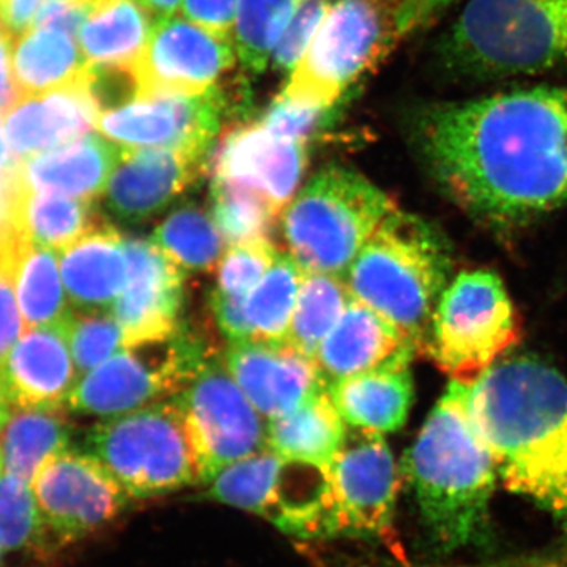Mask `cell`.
I'll return each instance as SVG.
<instances>
[{
    "label": "cell",
    "mask_w": 567,
    "mask_h": 567,
    "mask_svg": "<svg viewBox=\"0 0 567 567\" xmlns=\"http://www.w3.org/2000/svg\"><path fill=\"white\" fill-rule=\"evenodd\" d=\"M128 278L111 315L126 347L162 341L181 328L186 274L152 240L125 238Z\"/></svg>",
    "instance_id": "obj_16"
},
{
    "label": "cell",
    "mask_w": 567,
    "mask_h": 567,
    "mask_svg": "<svg viewBox=\"0 0 567 567\" xmlns=\"http://www.w3.org/2000/svg\"><path fill=\"white\" fill-rule=\"evenodd\" d=\"M518 339L505 284L488 270L462 271L440 297L424 352L456 382L473 383Z\"/></svg>",
    "instance_id": "obj_9"
},
{
    "label": "cell",
    "mask_w": 567,
    "mask_h": 567,
    "mask_svg": "<svg viewBox=\"0 0 567 567\" xmlns=\"http://www.w3.org/2000/svg\"><path fill=\"white\" fill-rule=\"evenodd\" d=\"M230 104L233 99L219 85L197 95L142 96L103 111L96 128L130 151L171 148L210 155L233 112Z\"/></svg>",
    "instance_id": "obj_14"
},
{
    "label": "cell",
    "mask_w": 567,
    "mask_h": 567,
    "mask_svg": "<svg viewBox=\"0 0 567 567\" xmlns=\"http://www.w3.org/2000/svg\"><path fill=\"white\" fill-rule=\"evenodd\" d=\"M61 254L63 282L76 311H111L128 278L122 235L104 221Z\"/></svg>",
    "instance_id": "obj_24"
},
{
    "label": "cell",
    "mask_w": 567,
    "mask_h": 567,
    "mask_svg": "<svg viewBox=\"0 0 567 567\" xmlns=\"http://www.w3.org/2000/svg\"><path fill=\"white\" fill-rule=\"evenodd\" d=\"M473 420L498 477L567 527V382L535 358L498 361L470 383Z\"/></svg>",
    "instance_id": "obj_2"
},
{
    "label": "cell",
    "mask_w": 567,
    "mask_h": 567,
    "mask_svg": "<svg viewBox=\"0 0 567 567\" xmlns=\"http://www.w3.org/2000/svg\"><path fill=\"white\" fill-rule=\"evenodd\" d=\"M234 65L233 40L185 18H164L155 22L144 51L130 69L134 99L208 92Z\"/></svg>",
    "instance_id": "obj_15"
},
{
    "label": "cell",
    "mask_w": 567,
    "mask_h": 567,
    "mask_svg": "<svg viewBox=\"0 0 567 567\" xmlns=\"http://www.w3.org/2000/svg\"><path fill=\"white\" fill-rule=\"evenodd\" d=\"M78 380L65 327L24 330L0 369L11 409H65Z\"/></svg>",
    "instance_id": "obj_21"
},
{
    "label": "cell",
    "mask_w": 567,
    "mask_h": 567,
    "mask_svg": "<svg viewBox=\"0 0 567 567\" xmlns=\"http://www.w3.org/2000/svg\"><path fill=\"white\" fill-rule=\"evenodd\" d=\"M212 178L249 186L282 213L297 193L308 167V145L276 136L262 123H241L213 145Z\"/></svg>",
    "instance_id": "obj_17"
},
{
    "label": "cell",
    "mask_w": 567,
    "mask_h": 567,
    "mask_svg": "<svg viewBox=\"0 0 567 567\" xmlns=\"http://www.w3.org/2000/svg\"><path fill=\"white\" fill-rule=\"evenodd\" d=\"M405 472L436 550L486 543L498 470L473 420L468 383L451 380L406 453Z\"/></svg>",
    "instance_id": "obj_3"
},
{
    "label": "cell",
    "mask_w": 567,
    "mask_h": 567,
    "mask_svg": "<svg viewBox=\"0 0 567 567\" xmlns=\"http://www.w3.org/2000/svg\"><path fill=\"white\" fill-rule=\"evenodd\" d=\"M208 213L227 246L270 238L281 218L264 194L221 178H212Z\"/></svg>",
    "instance_id": "obj_36"
},
{
    "label": "cell",
    "mask_w": 567,
    "mask_h": 567,
    "mask_svg": "<svg viewBox=\"0 0 567 567\" xmlns=\"http://www.w3.org/2000/svg\"><path fill=\"white\" fill-rule=\"evenodd\" d=\"M305 0H240L235 47L245 70L262 73L284 29Z\"/></svg>",
    "instance_id": "obj_37"
},
{
    "label": "cell",
    "mask_w": 567,
    "mask_h": 567,
    "mask_svg": "<svg viewBox=\"0 0 567 567\" xmlns=\"http://www.w3.org/2000/svg\"><path fill=\"white\" fill-rule=\"evenodd\" d=\"M413 141L468 215L516 226L567 203V85H540L417 111Z\"/></svg>",
    "instance_id": "obj_1"
},
{
    "label": "cell",
    "mask_w": 567,
    "mask_h": 567,
    "mask_svg": "<svg viewBox=\"0 0 567 567\" xmlns=\"http://www.w3.org/2000/svg\"><path fill=\"white\" fill-rule=\"evenodd\" d=\"M14 286L24 330L65 327L71 309L59 276L58 252L29 240L18 257Z\"/></svg>",
    "instance_id": "obj_33"
},
{
    "label": "cell",
    "mask_w": 567,
    "mask_h": 567,
    "mask_svg": "<svg viewBox=\"0 0 567 567\" xmlns=\"http://www.w3.org/2000/svg\"><path fill=\"white\" fill-rule=\"evenodd\" d=\"M18 257L17 259H0V369L24 330L20 305L14 297V292H17L14 271H17Z\"/></svg>",
    "instance_id": "obj_43"
},
{
    "label": "cell",
    "mask_w": 567,
    "mask_h": 567,
    "mask_svg": "<svg viewBox=\"0 0 567 567\" xmlns=\"http://www.w3.org/2000/svg\"><path fill=\"white\" fill-rule=\"evenodd\" d=\"M11 58L22 99L73 84L89 69L74 37L51 28H32L22 33L13 41Z\"/></svg>",
    "instance_id": "obj_30"
},
{
    "label": "cell",
    "mask_w": 567,
    "mask_h": 567,
    "mask_svg": "<svg viewBox=\"0 0 567 567\" xmlns=\"http://www.w3.org/2000/svg\"><path fill=\"white\" fill-rule=\"evenodd\" d=\"M81 2H85V3H87V6H91V10H92L93 7L96 6V3L103 2V0H81Z\"/></svg>",
    "instance_id": "obj_53"
},
{
    "label": "cell",
    "mask_w": 567,
    "mask_h": 567,
    "mask_svg": "<svg viewBox=\"0 0 567 567\" xmlns=\"http://www.w3.org/2000/svg\"><path fill=\"white\" fill-rule=\"evenodd\" d=\"M3 558H6V554H3L2 550H0V567L3 566Z\"/></svg>",
    "instance_id": "obj_54"
},
{
    "label": "cell",
    "mask_w": 567,
    "mask_h": 567,
    "mask_svg": "<svg viewBox=\"0 0 567 567\" xmlns=\"http://www.w3.org/2000/svg\"><path fill=\"white\" fill-rule=\"evenodd\" d=\"M347 425L390 434L406 423L413 404L410 368L375 369L328 386Z\"/></svg>",
    "instance_id": "obj_25"
},
{
    "label": "cell",
    "mask_w": 567,
    "mask_h": 567,
    "mask_svg": "<svg viewBox=\"0 0 567 567\" xmlns=\"http://www.w3.org/2000/svg\"><path fill=\"white\" fill-rule=\"evenodd\" d=\"M145 9L151 11L155 21L174 17L175 11L181 9L182 0H141Z\"/></svg>",
    "instance_id": "obj_50"
},
{
    "label": "cell",
    "mask_w": 567,
    "mask_h": 567,
    "mask_svg": "<svg viewBox=\"0 0 567 567\" xmlns=\"http://www.w3.org/2000/svg\"><path fill=\"white\" fill-rule=\"evenodd\" d=\"M240 0H182V17L205 31L233 40Z\"/></svg>",
    "instance_id": "obj_44"
},
{
    "label": "cell",
    "mask_w": 567,
    "mask_h": 567,
    "mask_svg": "<svg viewBox=\"0 0 567 567\" xmlns=\"http://www.w3.org/2000/svg\"><path fill=\"white\" fill-rule=\"evenodd\" d=\"M20 159L10 151L9 141L3 136V126L0 123V174L9 173L18 166Z\"/></svg>",
    "instance_id": "obj_51"
},
{
    "label": "cell",
    "mask_w": 567,
    "mask_h": 567,
    "mask_svg": "<svg viewBox=\"0 0 567 567\" xmlns=\"http://www.w3.org/2000/svg\"><path fill=\"white\" fill-rule=\"evenodd\" d=\"M65 330L80 379L125 349L121 323L107 311H71Z\"/></svg>",
    "instance_id": "obj_39"
},
{
    "label": "cell",
    "mask_w": 567,
    "mask_h": 567,
    "mask_svg": "<svg viewBox=\"0 0 567 567\" xmlns=\"http://www.w3.org/2000/svg\"><path fill=\"white\" fill-rule=\"evenodd\" d=\"M151 240L185 274L215 271L227 249L210 213L193 203L175 207Z\"/></svg>",
    "instance_id": "obj_32"
},
{
    "label": "cell",
    "mask_w": 567,
    "mask_h": 567,
    "mask_svg": "<svg viewBox=\"0 0 567 567\" xmlns=\"http://www.w3.org/2000/svg\"><path fill=\"white\" fill-rule=\"evenodd\" d=\"M347 429L328 386H322L293 412L268 420L267 443L286 461L327 470L344 442Z\"/></svg>",
    "instance_id": "obj_26"
},
{
    "label": "cell",
    "mask_w": 567,
    "mask_h": 567,
    "mask_svg": "<svg viewBox=\"0 0 567 567\" xmlns=\"http://www.w3.org/2000/svg\"><path fill=\"white\" fill-rule=\"evenodd\" d=\"M51 543H80L110 525L132 502L117 480L92 454L62 451L32 481Z\"/></svg>",
    "instance_id": "obj_13"
},
{
    "label": "cell",
    "mask_w": 567,
    "mask_h": 567,
    "mask_svg": "<svg viewBox=\"0 0 567 567\" xmlns=\"http://www.w3.org/2000/svg\"><path fill=\"white\" fill-rule=\"evenodd\" d=\"M70 440L65 409H11L0 429L2 473L32 484L41 466L69 450Z\"/></svg>",
    "instance_id": "obj_29"
},
{
    "label": "cell",
    "mask_w": 567,
    "mask_h": 567,
    "mask_svg": "<svg viewBox=\"0 0 567 567\" xmlns=\"http://www.w3.org/2000/svg\"><path fill=\"white\" fill-rule=\"evenodd\" d=\"M208 153L125 148L106 188V205L123 223L140 224L173 207L208 169Z\"/></svg>",
    "instance_id": "obj_18"
},
{
    "label": "cell",
    "mask_w": 567,
    "mask_h": 567,
    "mask_svg": "<svg viewBox=\"0 0 567 567\" xmlns=\"http://www.w3.org/2000/svg\"><path fill=\"white\" fill-rule=\"evenodd\" d=\"M398 40L393 0H331L281 95L308 106L339 107Z\"/></svg>",
    "instance_id": "obj_8"
},
{
    "label": "cell",
    "mask_w": 567,
    "mask_h": 567,
    "mask_svg": "<svg viewBox=\"0 0 567 567\" xmlns=\"http://www.w3.org/2000/svg\"><path fill=\"white\" fill-rule=\"evenodd\" d=\"M395 207L364 175L333 164L306 183L279 221L290 256L305 271L344 278L354 257Z\"/></svg>",
    "instance_id": "obj_5"
},
{
    "label": "cell",
    "mask_w": 567,
    "mask_h": 567,
    "mask_svg": "<svg viewBox=\"0 0 567 567\" xmlns=\"http://www.w3.org/2000/svg\"><path fill=\"white\" fill-rule=\"evenodd\" d=\"M11 406L7 401L6 393H3L2 383H0V429L3 427L6 421L9 420Z\"/></svg>",
    "instance_id": "obj_52"
},
{
    "label": "cell",
    "mask_w": 567,
    "mask_h": 567,
    "mask_svg": "<svg viewBox=\"0 0 567 567\" xmlns=\"http://www.w3.org/2000/svg\"><path fill=\"white\" fill-rule=\"evenodd\" d=\"M50 543L31 484L0 475V550H29Z\"/></svg>",
    "instance_id": "obj_38"
},
{
    "label": "cell",
    "mask_w": 567,
    "mask_h": 567,
    "mask_svg": "<svg viewBox=\"0 0 567 567\" xmlns=\"http://www.w3.org/2000/svg\"><path fill=\"white\" fill-rule=\"evenodd\" d=\"M443 51L473 76L555 69L567 62V0H468Z\"/></svg>",
    "instance_id": "obj_6"
},
{
    "label": "cell",
    "mask_w": 567,
    "mask_h": 567,
    "mask_svg": "<svg viewBox=\"0 0 567 567\" xmlns=\"http://www.w3.org/2000/svg\"><path fill=\"white\" fill-rule=\"evenodd\" d=\"M212 353L186 328L162 341L126 347L81 377L66 406L80 415L110 420L158 404L181 393Z\"/></svg>",
    "instance_id": "obj_10"
},
{
    "label": "cell",
    "mask_w": 567,
    "mask_h": 567,
    "mask_svg": "<svg viewBox=\"0 0 567 567\" xmlns=\"http://www.w3.org/2000/svg\"><path fill=\"white\" fill-rule=\"evenodd\" d=\"M125 148L89 133L50 152L20 159L22 182L33 192L66 194L76 199H99L106 193Z\"/></svg>",
    "instance_id": "obj_23"
},
{
    "label": "cell",
    "mask_w": 567,
    "mask_h": 567,
    "mask_svg": "<svg viewBox=\"0 0 567 567\" xmlns=\"http://www.w3.org/2000/svg\"><path fill=\"white\" fill-rule=\"evenodd\" d=\"M41 2L43 0H2L0 2V28L13 40H17L22 33L31 31Z\"/></svg>",
    "instance_id": "obj_48"
},
{
    "label": "cell",
    "mask_w": 567,
    "mask_h": 567,
    "mask_svg": "<svg viewBox=\"0 0 567 567\" xmlns=\"http://www.w3.org/2000/svg\"><path fill=\"white\" fill-rule=\"evenodd\" d=\"M0 2H2V0H0Z\"/></svg>",
    "instance_id": "obj_56"
},
{
    "label": "cell",
    "mask_w": 567,
    "mask_h": 567,
    "mask_svg": "<svg viewBox=\"0 0 567 567\" xmlns=\"http://www.w3.org/2000/svg\"><path fill=\"white\" fill-rule=\"evenodd\" d=\"M100 114L85 71L73 84L14 104L3 115L7 141L18 159L29 158L92 133Z\"/></svg>",
    "instance_id": "obj_22"
},
{
    "label": "cell",
    "mask_w": 567,
    "mask_h": 567,
    "mask_svg": "<svg viewBox=\"0 0 567 567\" xmlns=\"http://www.w3.org/2000/svg\"><path fill=\"white\" fill-rule=\"evenodd\" d=\"M417 353V347L393 324L352 298L317 349L315 363L324 385L331 386L375 369L410 368Z\"/></svg>",
    "instance_id": "obj_20"
},
{
    "label": "cell",
    "mask_w": 567,
    "mask_h": 567,
    "mask_svg": "<svg viewBox=\"0 0 567 567\" xmlns=\"http://www.w3.org/2000/svg\"><path fill=\"white\" fill-rule=\"evenodd\" d=\"M398 491L399 470L385 436L349 425L324 472L322 539L385 535L393 524Z\"/></svg>",
    "instance_id": "obj_11"
},
{
    "label": "cell",
    "mask_w": 567,
    "mask_h": 567,
    "mask_svg": "<svg viewBox=\"0 0 567 567\" xmlns=\"http://www.w3.org/2000/svg\"><path fill=\"white\" fill-rule=\"evenodd\" d=\"M293 472V462L265 447L221 470L207 484V496L275 525L286 506Z\"/></svg>",
    "instance_id": "obj_28"
},
{
    "label": "cell",
    "mask_w": 567,
    "mask_h": 567,
    "mask_svg": "<svg viewBox=\"0 0 567 567\" xmlns=\"http://www.w3.org/2000/svg\"><path fill=\"white\" fill-rule=\"evenodd\" d=\"M445 240L423 219L395 207L344 276L353 298L424 352L440 297L451 282Z\"/></svg>",
    "instance_id": "obj_4"
},
{
    "label": "cell",
    "mask_w": 567,
    "mask_h": 567,
    "mask_svg": "<svg viewBox=\"0 0 567 567\" xmlns=\"http://www.w3.org/2000/svg\"><path fill=\"white\" fill-rule=\"evenodd\" d=\"M303 276V268L295 262L290 254H278L270 270L246 298L245 311L251 339H286Z\"/></svg>",
    "instance_id": "obj_35"
},
{
    "label": "cell",
    "mask_w": 567,
    "mask_h": 567,
    "mask_svg": "<svg viewBox=\"0 0 567 567\" xmlns=\"http://www.w3.org/2000/svg\"><path fill=\"white\" fill-rule=\"evenodd\" d=\"M0 475H2V453H0Z\"/></svg>",
    "instance_id": "obj_55"
},
{
    "label": "cell",
    "mask_w": 567,
    "mask_h": 567,
    "mask_svg": "<svg viewBox=\"0 0 567 567\" xmlns=\"http://www.w3.org/2000/svg\"><path fill=\"white\" fill-rule=\"evenodd\" d=\"M85 451L99 458L132 499L200 484L199 466L174 399L93 425Z\"/></svg>",
    "instance_id": "obj_7"
},
{
    "label": "cell",
    "mask_w": 567,
    "mask_h": 567,
    "mask_svg": "<svg viewBox=\"0 0 567 567\" xmlns=\"http://www.w3.org/2000/svg\"><path fill=\"white\" fill-rule=\"evenodd\" d=\"M181 406L200 484L268 447V421L249 402L218 354H210L174 395Z\"/></svg>",
    "instance_id": "obj_12"
},
{
    "label": "cell",
    "mask_w": 567,
    "mask_h": 567,
    "mask_svg": "<svg viewBox=\"0 0 567 567\" xmlns=\"http://www.w3.org/2000/svg\"><path fill=\"white\" fill-rule=\"evenodd\" d=\"M18 218L28 240L55 252H62L104 223L93 203L61 193L33 192L28 185Z\"/></svg>",
    "instance_id": "obj_31"
},
{
    "label": "cell",
    "mask_w": 567,
    "mask_h": 567,
    "mask_svg": "<svg viewBox=\"0 0 567 567\" xmlns=\"http://www.w3.org/2000/svg\"><path fill=\"white\" fill-rule=\"evenodd\" d=\"M245 305L246 298L229 297V295L219 293L218 290H212V312L215 316L216 327L219 328L227 342L251 339Z\"/></svg>",
    "instance_id": "obj_45"
},
{
    "label": "cell",
    "mask_w": 567,
    "mask_h": 567,
    "mask_svg": "<svg viewBox=\"0 0 567 567\" xmlns=\"http://www.w3.org/2000/svg\"><path fill=\"white\" fill-rule=\"evenodd\" d=\"M91 6L81 0H43L33 28H51L78 37Z\"/></svg>",
    "instance_id": "obj_46"
},
{
    "label": "cell",
    "mask_w": 567,
    "mask_h": 567,
    "mask_svg": "<svg viewBox=\"0 0 567 567\" xmlns=\"http://www.w3.org/2000/svg\"><path fill=\"white\" fill-rule=\"evenodd\" d=\"M352 298L341 276L305 271L286 341L315 360L317 349Z\"/></svg>",
    "instance_id": "obj_34"
},
{
    "label": "cell",
    "mask_w": 567,
    "mask_h": 567,
    "mask_svg": "<svg viewBox=\"0 0 567 567\" xmlns=\"http://www.w3.org/2000/svg\"><path fill=\"white\" fill-rule=\"evenodd\" d=\"M13 41L0 28V115H6L22 99L13 78Z\"/></svg>",
    "instance_id": "obj_49"
},
{
    "label": "cell",
    "mask_w": 567,
    "mask_h": 567,
    "mask_svg": "<svg viewBox=\"0 0 567 567\" xmlns=\"http://www.w3.org/2000/svg\"><path fill=\"white\" fill-rule=\"evenodd\" d=\"M155 22L141 0L96 3L78 33L85 62L107 69H132L151 39Z\"/></svg>",
    "instance_id": "obj_27"
},
{
    "label": "cell",
    "mask_w": 567,
    "mask_h": 567,
    "mask_svg": "<svg viewBox=\"0 0 567 567\" xmlns=\"http://www.w3.org/2000/svg\"><path fill=\"white\" fill-rule=\"evenodd\" d=\"M278 254L270 238L227 246L216 268L215 290L229 297L248 298Z\"/></svg>",
    "instance_id": "obj_40"
},
{
    "label": "cell",
    "mask_w": 567,
    "mask_h": 567,
    "mask_svg": "<svg viewBox=\"0 0 567 567\" xmlns=\"http://www.w3.org/2000/svg\"><path fill=\"white\" fill-rule=\"evenodd\" d=\"M224 364L257 412L267 420L298 409L322 382L312 358L281 341L229 342Z\"/></svg>",
    "instance_id": "obj_19"
},
{
    "label": "cell",
    "mask_w": 567,
    "mask_h": 567,
    "mask_svg": "<svg viewBox=\"0 0 567 567\" xmlns=\"http://www.w3.org/2000/svg\"><path fill=\"white\" fill-rule=\"evenodd\" d=\"M330 3L331 0H305L298 7L271 55L270 65L275 70L292 71L297 66L322 24Z\"/></svg>",
    "instance_id": "obj_42"
},
{
    "label": "cell",
    "mask_w": 567,
    "mask_h": 567,
    "mask_svg": "<svg viewBox=\"0 0 567 567\" xmlns=\"http://www.w3.org/2000/svg\"><path fill=\"white\" fill-rule=\"evenodd\" d=\"M338 112L339 107L308 106L278 95L259 122L276 136L308 145L317 134L328 128Z\"/></svg>",
    "instance_id": "obj_41"
},
{
    "label": "cell",
    "mask_w": 567,
    "mask_h": 567,
    "mask_svg": "<svg viewBox=\"0 0 567 567\" xmlns=\"http://www.w3.org/2000/svg\"><path fill=\"white\" fill-rule=\"evenodd\" d=\"M457 0H393L399 40L420 31Z\"/></svg>",
    "instance_id": "obj_47"
}]
</instances>
